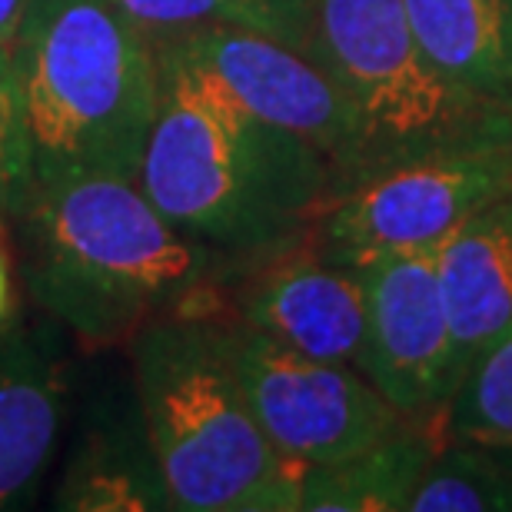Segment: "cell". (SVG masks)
<instances>
[{
	"label": "cell",
	"instance_id": "13",
	"mask_svg": "<svg viewBox=\"0 0 512 512\" xmlns=\"http://www.w3.org/2000/svg\"><path fill=\"white\" fill-rule=\"evenodd\" d=\"M409 27L443 74L512 110V0H403Z\"/></svg>",
	"mask_w": 512,
	"mask_h": 512
},
{
	"label": "cell",
	"instance_id": "1",
	"mask_svg": "<svg viewBox=\"0 0 512 512\" xmlns=\"http://www.w3.org/2000/svg\"><path fill=\"white\" fill-rule=\"evenodd\" d=\"M160 110L137 173L170 223L217 253L260 256L313 233L336 197V170L313 143L256 117L227 84L157 47Z\"/></svg>",
	"mask_w": 512,
	"mask_h": 512
},
{
	"label": "cell",
	"instance_id": "20",
	"mask_svg": "<svg viewBox=\"0 0 512 512\" xmlns=\"http://www.w3.org/2000/svg\"><path fill=\"white\" fill-rule=\"evenodd\" d=\"M27 0H0V47H10L17 37V27L24 20Z\"/></svg>",
	"mask_w": 512,
	"mask_h": 512
},
{
	"label": "cell",
	"instance_id": "16",
	"mask_svg": "<svg viewBox=\"0 0 512 512\" xmlns=\"http://www.w3.org/2000/svg\"><path fill=\"white\" fill-rule=\"evenodd\" d=\"M449 439L512 453V326L459 380L446 406Z\"/></svg>",
	"mask_w": 512,
	"mask_h": 512
},
{
	"label": "cell",
	"instance_id": "5",
	"mask_svg": "<svg viewBox=\"0 0 512 512\" xmlns=\"http://www.w3.org/2000/svg\"><path fill=\"white\" fill-rule=\"evenodd\" d=\"M303 54L360 117L363 180L429 153L512 140V110L473 97L426 57L403 0H313Z\"/></svg>",
	"mask_w": 512,
	"mask_h": 512
},
{
	"label": "cell",
	"instance_id": "17",
	"mask_svg": "<svg viewBox=\"0 0 512 512\" xmlns=\"http://www.w3.org/2000/svg\"><path fill=\"white\" fill-rule=\"evenodd\" d=\"M37 190V157L27 100L10 47H0V213L20 217Z\"/></svg>",
	"mask_w": 512,
	"mask_h": 512
},
{
	"label": "cell",
	"instance_id": "6",
	"mask_svg": "<svg viewBox=\"0 0 512 512\" xmlns=\"http://www.w3.org/2000/svg\"><path fill=\"white\" fill-rule=\"evenodd\" d=\"M213 326L256 423L306 469L360 456L409 423L350 363L316 360L243 320Z\"/></svg>",
	"mask_w": 512,
	"mask_h": 512
},
{
	"label": "cell",
	"instance_id": "18",
	"mask_svg": "<svg viewBox=\"0 0 512 512\" xmlns=\"http://www.w3.org/2000/svg\"><path fill=\"white\" fill-rule=\"evenodd\" d=\"M114 4L153 40V47L207 24L243 27L233 0H114Z\"/></svg>",
	"mask_w": 512,
	"mask_h": 512
},
{
	"label": "cell",
	"instance_id": "9",
	"mask_svg": "<svg viewBox=\"0 0 512 512\" xmlns=\"http://www.w3.org/2000/svg\"><path fill=\"white\" fill-rule=\"evenodd\" d=\"M356 270L366 306L356 370L413 423L446 419L459 370L439 290V247L386 253Z\"/></svg>",
	"mask_w": 512,
	"mask_h": 512
},
{
	"label": "cell",
	"instance_id": "19",
	"mask_svg": "<svg viewBox=\"0 0 512 512\" xmlns=\"http://www.w3.org/2000/svg\"><path fill=\"white\" fill-rule=\"evenodd\" d=\"M233 4L240 10L243 27L303 50L313 0H233Z\"/></svg>",
	"mask_w": 512,
	"mask_h": 512
},
{
	"label": "cell",
	"instance_id": "3",
	"mask_svg": "<svg viewBox=\"0 0 512 512\" xmlns=\"http://www.w3.org/2000/svg\"><path fill=\"white\" fill-rule=\"evenodd\" d=\"M10 54L37 183L90 173L137 180L163 74L153 40L114 0H27Z\"/></svg>",
	"mask_w": 512,
	"mask_h": 512
},
{
	"label": "cell",
	"instance_id": "2",
	"mask_svg": "<svg viewBox=\"0 0 512 512\" xmlns=\"http://www.w3.org/2000/svg\"><path fill=\"white\" fill-rule=\"evenodd\" d=\"M20 233L27 290L87 343L193 303L220 256L163 217L137 180L107 173L37 183Z\"/></svg>",
	"mask_w": 512,
	"mask_h": 512
},
{
	"label": "cell",
	"instance_id": "4",
	"mask_svg": "<svg viewBox=\"0 0 512 512\" xmlns=\"http://www.w3.org/2000/svg\"><path fill=\"white\" fill-rule=\"evenodd\" d=\"M150 459L170 509L300 512L303 473L256 423L203 316H157L133 333Z\"/></svg>",
	"mask_w": 512,
	"mask_h": 512
},
{
	"label": "cell",
	"instance_id": "14",
	"mask_svg": "<svg viewBox=\"0 0 512 512\" xmlns=\"http://www.w3.org/2000/svg\"><path fill=\"white\" fill-rule=\"evenodd\" d=\"M436 449L429 429L409 419L360 456L306 469L300 512H409Z\"/></svg>",
	"mask_w": 512,
	"mask_h": 512
},
{
	"label": "cell",
	"instance_id": "15",
	"mask_svg": "<svg viewBox=\"0 0 512 512\" xmlns=\"http://www.w3.org/2000/svg\"><path fill=\"white\" fill-rule=\"evenodd\" d=\"M409 512H512V469L489 449L453 439L429 459Z\"/></svg>",
	"mask_w": 512,
	"mask_h": 512
},
{
	"label": "cell",
	"instance_id": "7",
	"mask_svg": "<svg viewBox=\"0 0 512 512\" xmlns=\"http://www.w3.org/2000/svg\"><path fill=\"white\" fill-rule=\"evenodd\" d=\"M512 193V140L469 143L373 173L320 213L313 250L366 266L386 253L439 247L486 203Z\"/></svg>",
	"mask_w": 512,
	"mask_h": 512
},
{
	"label": "cell",
	"instance_id": "21",
	"mask_svg": "<svg viewBox=\"0 0 512 512\" xmlns=\"http://www.w3.org/2000/svg\"><path fill=\"white\" fill-rule=\"evenodd\" d=\"M10 310H14V283H10V260L4 250V240H0V330L7 326Z\"/></svg>",
	"mask_w": 512,
	"mask_h": 512
},
{
	"label": "cell",
	"instance_id": "8",
	"mask_svg": "<svg viewBox=\"0 0 512 512\" xmlns=\"http://www.w3.org/2000/svg\"><path fill=\"white\" fill-rule=\"evenodd\" d=\"M160 47L180 50L217 74L243 107L313 143L336 170V193L363 180L366 143L353 104L340 84L283 40L240 24H207Z\"/></svg>",
	"mask_w": 512,
	"mask_h": 512
},
{
	"label": "cell",
	"instance_id": "10",
	"mask_svg": "<svg viewBox=\"0 0 512 512\" xmlns=\"http://www.w3.org/2000/svg\"><path fill=\"white\" fill-rule=\"evenodd\" d=\"M283 247L240 290V320L316 360L356 366L366 333L363 283L356 266Z\"/></svg>",
	"mask_w": 512,
	"mask_h": 512
},
{
	"label": "cell",
	"instance_id": "11",
	"mask_svg": "<svg viewBox=\"0 0 512 512\" xmlns=\"http://www.w3.org/2000/svg\"><path fill=\"white\" fill-rule=\"evenodd\" d=\"M439 290L466 376L512 326V193L486 203L439 243Z\"/></svg>",
	"mask_w": 512,
	"mask_h": 512
},
{
	"label": "cell",
	"instance_id": "12",
	"mask_svg": "<svg viewBox=\"0 0 512 512\" xmlns=\"http://www.w3.org/2000/svg\"><path fill=\"white\" fill-rule=\"evenodd\" d=\"M64 373L27 333L0 330V509L34 496L64 419Z\"/></svg>",
	"mask_w": 512,
	"mask_h": 512
}]
</instances>
